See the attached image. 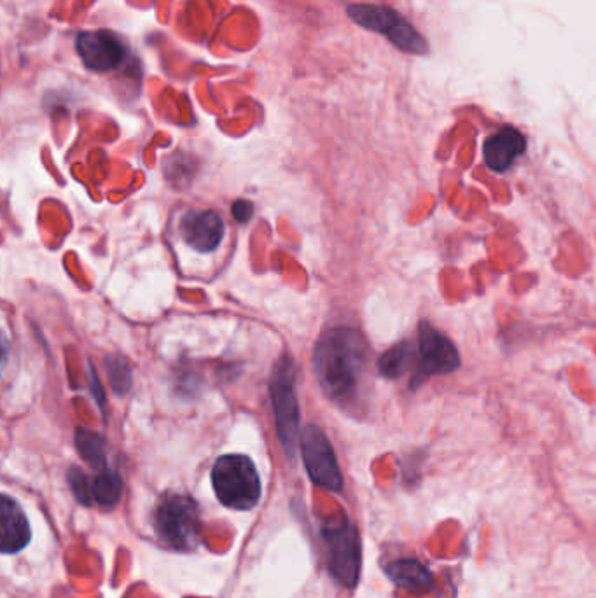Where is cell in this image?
Wrapping results in <instances>:
<instances>
[{"label":"cell","instance_id":"obj_1","mask_svg":"<svg viewBox=\"0 0 596 598\" xmlns=\"http://www.w3.org/2000/svg\"><path fill=\"white\" fill-rule=\"evenodd\" d=\"M368 361V345L352 327H336L315 347L313 368L329 399L345 404L355 396Z\"/></svg>","mask_w":596,"mask_h":598},{"label":"cell","instance_id":"obj_2","mask_svg":"<svg viewBox=\"0 0 596 598\" xmlns=\"http://www.w3.org/2000/svg\"><path fill=\"white\" fill-rule=\"evenodd\" d=\"M212 487L229 509L249 511L261 499V480L254 462L245 455H224L212 467Z\"/></svg>","mask_w":596,"mask_h":598},{"label":"cell","instance_id":"obj_3","mask_svg":"<svg viewBox=\"0 0 596 598\" xmlns=\"http://www.w3.org/2000/svg\"><path fill=\"white\" fill-rule=\"evenodd\" d=\"M350 20L359 27L383 35L409 55H427L429 44L418 30L401 13L389 6L380 4H352L347 9Z\"/></svg>","mask_w":596,"mask_h":598},{"label":"cell","instance_id":"obj_4","mask_svg":"<svg viewBox=\"0 0 596 598\" xmlns=\"http://www.w3.org/2000/svg\"><path fill=\"white\" fill-rule=\"evenodd\" d=\"M156 530L174 550H191L200 536V515L188 495H167L156 509Z\"/></svg>","mask_w":596,"mask_h":598},{"label":"cell","instance_id":"obj_5","mask_svg":"<svg viewBox=\"0 0 596 598\" xmlns=\"http://www.w3.org/2000/svg\"><path fill=\"white\" fill-rule=\"evenodd\" d=\"M294 362L291 357H284L277 362L273 369L270 382L271 403L277 422L278 438L282 441L289 455H294V450L299 441V404L294 392Z\"/></svg>","mask_w":596,"mask_h":598},{"label":"cell","instance_id":"obj_6","mask_svg":"<svg viewBox=\"0 0 596 598\" xmlns=\"http://www.w3.org/2000/svg\"><path fill=\"white\" fill-rule=\"evenodd\" d=\"M329 571L340 585L354 588L361 578V537L347 518L333 520L324 527Z\"/></svg>","mask_w":596,"mask_h":598},{"label":"cell","instance_id":"obj_7","mask_svg":"<svg viewBox=\"0 0 596 598\" xmlns=\"http://www.w3.org/2000/svg\"><path fill=\"white\" fill-rule=\"evenodd\" d=\"M299 445L306 471L313 483L326 490L340 492L343 488V476L334 455L333 445L324 431L317 425H306L305 429L299 432Z\"/></svg>","mask_w":596,"mask_h":598},{"label":"cell","instance_id":"obj_8","mask_svg":"<svg viewBox=\"0 0 596 598\" xmlns=\"http://www.w3.org/2000/svg\"><path fill=\"white\" fill-rule=\"evenodd\" d=\"M415 362L418 364L413 387L425 382L434 375H446L460 366V357L455 345L436 327L423 322L418 333V345L415 347Z\"/></svg>","mask_w":596,"mask_h":598},{"label":"cell","instance_id":"obj_9","mask_svg":"<svg viewBox=\"0 0 596 598\" xmlns=\"http://www.w3.org/2000/svg\"><path fill=\"white\" fill-rule=\"evenodd\" d=\"M76 51L91 72H112L125 63L128 46L111 30H86L77 35Z\"/></svg>","mask_w":596,"mask_h":598},{"label":"cell","instance_id":"obj_10","mask_svg":"<svg viewBox=\"0 0 596 598\" xmlns=\"http://www.w3.org/2000/svg\"><path fill=\"white\" fill-rule=\"evenodd\" d=\"M181 231L189 247L198 252H212L224 238V223L212 210H189L182 217Z\"/></svg>","mask_w":596,"mask_h":598},{"label":"cell","instance_id":"obj_11","mask_svg":"<svg viewBox=\"0 0 596 598\" xmlns=\"http://www.w3.org/2000/svg\"><path fill=\"white\" fill-rule=\"evenodd\" d=\"M527 151V139L525 135L516 130L513 126H504L499 132L488 137L483 146L486 167L504 174L506 170L513 167L514 161L520 158L521 154Z\"/></svg>","mask_w":596,"mask_h":598},{"label":"cell","instance_id":"obj_12","mask_svg":"<svg viewBox=\"0 0 596 598\" xmlns=\"http://www.w3.org/2000/svg\"><path fill=\"white\" fill-rule=\"evenodd\" d=\"M32 537L27 515L9 495L0 494V553H18Z\"/></svg>","mask_w":596,"mask_h":598},{"label":"cell","instance_id":"obj_13","mask_svg":"<svg viewBox=\"0 0 596 598\" xmlns=\"http://www.w3.org/2000/svg\"><path fill=\"white\" fill-rule=\"evenodd\" d=\"M387 574L399 588L409 592L422 593L432 588L430 572L416 560H397L387 567Z\"/></svg>","mask_w":596,"mask_h":598},{"label":"cell","instance_id":"obj_14","mask_svg":"<svg viewBox=\"0 0 596 598\" xmlns=\"http://www.w3.org/2000/svg\"><path fill=\"white\" fill-rule=\"evenodd\" d=\"M413 364H415V345L409 341H401L380 357L378 369L383 376L396 380L409 371Z\"/></svg>","mask_w":596,"mask_h":598},{"label":"cell","instance_id":"obj_15","mask_svg":"<svg viewBox=\"0 0 596 598\" xmlns=\"http://www.w3.org/2000/svg\"><path fill=\"white\" fill-rule=\"evenodd\" d=\"M123 495V481L111 469H102L91 481V499L100 506H114Z\"/></svg>","mask_w":596,"mask_h":598},{"label":"cell","instance_id":"obj_16","mask_svg":"<svg viewBox=\"0 0 596 598\" xmlns=\"http://www.w3.org/2000/svg\"><path fill=\"white\" fill-rule=\"evenodd\" d=\"M76 446L77 452L81 453L88 464L97 471H102L107 467L105 464V448L102 438L95 434V432L86 431V429H79L76 432Z\"/></svg>","mask_w":596,"mask_h":598},{"label":"cell","instance_id":"obj_17","mask_svg":"<svg viewBox=\"0 0 596 598\" xmlns=\"http://www.w3.org/2000/svg\"><path fill=\"white\" fill-rule=\"evenodd\" d=\"M105 369H107L112 389L116 390L118 394H125L132 383V369H130L128 361L119 355H111L105 359Z\"/></svg>","mask_w":596,"mask_h":598},{"label":"cell","instance_id":"obj_18","mask_svg":"<svg viewBox=\"0 0 596 598\" xmlns=\"http://www.w3.org/2000/svg\"><path fill=\"white\" fill-rule=\"evenodd\" d=\"M69 485L70 490L76 495L77 501L90 506L91 502H93V499H91V481L81 469H77V467L70 469Z\"/></svg>","mask_w":596,"mask_h":598},{"label":"cell","instance_id":"obj_19","mask_svg":"<svg viewBox=\"0 0 596 598\" xmlns=\"http://www.w3.org/2000/svg\"><path fill=\"white\" fill-rule=\"evenodd\" d=\"M231 212H233V217H235L238 223H247V221H250L252 214H254V207H252V203L250 202L238 200V202H235V205L231 207Z\"/></svg>","mask_w":596,"mask_h":598},{"label":"cell","instance_id":"obj_20","mask_svg":"<svg viewBox=\"0 0 596 598\" xmlns=\"http://www.w3.org/2000/svg\"><path fill=\"white\" fill-rule=\"evenodd\" d=\"M7 350H9V347H7L6 336L0 331V369H2L4 362H6Z\"/></svg>","mask_w":596,"mask_h":598}]
</instances>
